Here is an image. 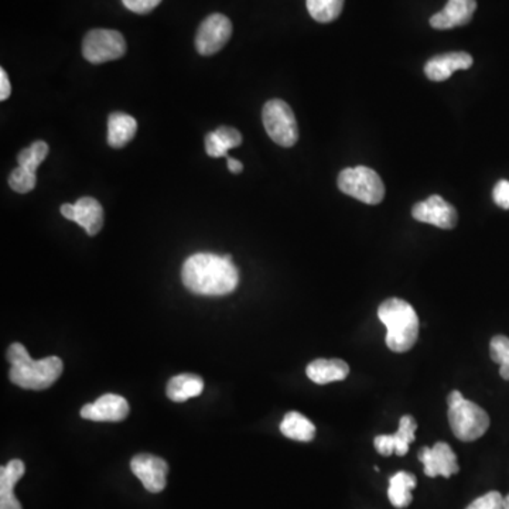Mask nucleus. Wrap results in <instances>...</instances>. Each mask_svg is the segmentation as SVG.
I'll return each instance as SVG.
<instances>
[{
  "instance_id": "obj_1",
  "label": "nucleus",
  "mask_w": 509,
  "mask_h": 509,
  "mask_svg": "<svg viewBox=\"0 0 509 509\" xmlns=\"http://www.w3.org/2000/svg\"><path fill=\"white\" fill-rule=\"evenodd\" d=\"M184 286L199 296H227L237 289L239 273L231 255L196 253L184 262L181 270Z\"/></svg>"
},
{
  "instance_id": "obj_2",
  "label": "nucleus",
  "mask_w": 509,
  "mask_h": 509,
  "mask_svg": "<svg viewBox=\"0 0 509 509\" xmlns=\"http://www.w3.org/2000/svg\"><path fill=\"white\" fill-rule=\"evenodd\" d=\"M9 380L23 390L43 391L50 388L63 373V361L58 357H47L35 361L20 342H13L7 350Z\"/></svg>"
},
{
  "instance_id": "obj_3",
  "label": "nucleus",
  "mask_w": 509,
  "mask_h": 509,
  "mask_svg": "<svg viewBox=\"0 0 509 509\" xmlns=\"http://www.w3.org/2000/svg\"><path fill=\"white\" fill-rule=\"evenodd\" d=\"M381 323L386 327V345L393 352H408L419 337V317L408 301L392 298L378 309Z\"/></svg>"
},
{
  "instance_id": "obj_4",
  "label": "nucleus",
  "mask_w": 509,
  "mask_h": 509,
  "mask_svg": "<svg viewBox=\"0 0 509 509\" xmlns=\"http://www.w3.org/2000/svg\"><path fill=\"white\" fill-rule=\"evenodd\" d=\"M447 403L450 427L457 439L462 442H475L487 433L490 416L484 409L474 402L467 401L459 391L450 392Z\"/></svg>"
},
{
  "instance_id": "obj_5",
  "label": "nucleus",
  "mask_w": 509,
  "mask_h": 509,
  "mask_svg": "<svg viewBox=\"0 0 509 509\" xmlns=\"http://www.w3.org/2000/svg\"><path fill=\"white\" fill-rule=\"evenodd\" d=\"M339 188L361 203L377 206L385 197V186L377 171L365 166L348 168L340 173Z\"/></svg>"
},
{
  "instance_id": "obj_6",
  "label": "nucleus",
  "mask_w": 509,
  "mask_h": 509,
  "mask_svg": "<svg viewBox=\"0 0 509 509\" xmlns=\"http://www.w3.org/2000/svg\"><path fill=\"white\" fill-rule=\"evenodd\" d=\"M262 120L266 133L279 146L291 148L298 143V120L290 107L282 99H270L266 102Z\"/></svg>"
},
{
  "instance_id": "obj_7",
  "label": "nucleus",
  "mask_w": 509,
  "mask_h": 509,
  "mask_svg": "<svg viewBox=\"0 0 509 509\" xmlns=\"http://www.w3.org/2000/svg\"><path fill=\"white\" fill-rule=\"evenodd\" d=\"M125 53L127 42L117 30H91L84 38L83 55L89 63H108L124 57Z\"/></svg>"
},
{
  "instance_id": "obj_8",
  "label": "nucleus",
  "mask_w": 509,
  "mask_h": 509,
  "mask_svg": "<svg viewBox=\"0 0 509 509\" xmlns=\"http://www.w3.org/2000/svg\"><path fill=\"white\" fill-rule=\"evenodd\" d=\"M232 36V23L221 13L207 17L196 36V48L201 56H214L225 47Z\"/></svg>"
},
{
  "instance_id": "obj_9",
  "label": "nucleus",
  "mask_w": 509,
  "mask_h": 509,
  "mask_svg": "<svg viewBox=\"0 0 509 509\" xmlns=\"http://www.w3.org/2000/svg\"><path fill=\"white\" fill-rule=\"evenodd\" d=\"M130 470L139 478L143 487L152 494L162 493L168 484V465L158 455L142 453L133 457Z\"/></svg>"
},
{
  "instance_id": "obj_10",
  "label": "nucleus",
  "mask_w": 509,
  "mask_h": 509,
  "mask_svg": "<svg viewBox=\"0 0 509 509\" xmlns=\"http://www.w3.org/2000/svg\"><path fill=\"white\" fill-rule=\"evenodd\" d=\"M412 216L416 221L434 225L442 229H453L459 221L457 209L440 196L429 197L416 204L412 209Z\"/></svg>"
},
{
  "instance_id": "obj_11",
  "label": "nucleus",
  "mask_w": 509,
  "mask_h": 509,
  "mask_svg": "<svg viewBox=\"0 0 509 509\" xmlns=\"http://www.w3.org/2000/svg\"><path fill=\"white\" fill-rule=\"evenodd\" d=\"M419 460L423 464L424 474L427 477H452L460 472L459 462L452 447L444 442H437L432 449L423 447L419 452Z\"/></svg>"
},
{
  "instance_id": "obj_12",
  "label": "nucleus",
  "mask_w": 509,
  "mask_h": 509,
  "mask_svg": "<svg viewBox=\"0 0 509 509\" xmlns=\"http://www.w3.org/2000/svg\"><path fill=\"white\" fill-rule=\"evenodd\" d=\"M129 403L124 396L105 393L94 403H87L81 409V418L92 422H122L129 414Z\"/></svg>"
},
{
  "instance_id": "obj_13",
  "label": "nucleus",
  "mask_w": 509,
  "mask_h": 509,
  "mask_svg": "<svg viewBox=\"0 0 509 509\" xmlns=\"http://www.w3.org/2000/svg\"><path fill=\"white\" fill-rule=\"evenodd\" d=\"M416 429L418 423L412 418L411 414L402 416L399 422L398 432L393 434H381L373 440V446L381 455H392L393 453L398 455L408 454L409 446L414 442L416 437Z\"/></svg>"
},
{
  "instance_id": "obj_14",
  "label": "nucleus",
  "mask_w": 509,
  "mask_h": 509,
  "mask_svg": "<svg viewBox=\"0 0 509 509\" xmlns=\"http://www.w3.org/2000/svg\"><path fill=\"white\" fill-rule=\"evenodd\" d=\"M474 60L472 56L464 51H454L446 55L436 56L431 58L424 66V74L432 81H446L453 73L459 70H468L473 66Z\"/></svg>"
},
{
  "instance_id": "obj_15",
  "label": "nucleus",
  "mask_w": 509,
  "mask_h": 509,
  "mask_svg": "<svg viewBox=\"0 0 509 509\" xmlns=\"http://www.w3.org/2000/svg\"><path fill=\"white\" fill-rule=\"evenodd\" d=\"M475 9V0H449L442 12L432 16L431 25L433 29L447 30L467 25L472 22Z\"/></svg>"
},
{
  "instance_id": "obj_16",
  "label": "nucleus",
  "mask_w": 509,
  "mask_h": 509,
  "mask_svg": "<svg viewBox=\"0 0 509 509\" xmlns=\"http://www.w3.org/2000/svg\"><path fill=\"white\" fill-rule=\"evenodd\" d=\"M25 472V463L22 460H12L0 468V509H22L13 490Z\"/></svg>"
},
{
  "instance_id": "obj_17",
  "label": "nucleus",
  "mask_w": 509,
  "mask_h": 509,
  "mask_svg": "<svg viewBox=\"0 0 509 509\" xmlns=\"http://www.w3.org/2000/svg\"><path fill=\"white\" fill-rule=\"evenodd\" d=\"M307 377L317 385L344 381L350 373V367L342 360H316L306 368Z\"/></svg>"
},
{
  "instance_id": "obj_18",
  "label": "nucleus",
  "mask_w": 509,
  "mask_h": 509,
  "mask_svg": "<svg viewBox=\"0 0 509 509\" xmlns=\"http://www.w3.org/2000/svg\"><path fill=\"white\" fill-rule=\"evenodd\" d=\"M89 237L98 234L104 227V209L92 197H83L76 203V221Z\"/></svg>"
},
{
  "instance_id": "obj_19",
  "label": "nucleus",
  "mask_w": 509,
  "mask_h": 509,
  "mask_svg": "<svg viewBox=\"0 0 509 509\" xmlns=\"http://www.w3.org/2000/svg\"><path fill=\"white\" fill-rule=\"evenodd\" d=\"M137 132L135 117L124 112H114L108 120V143L114 149H122Z\"/></svg>"
},
{
  "instance_id": "obj_20",
  "label": "nucleus",
  "mask_w": 509,
  "mask_h": 509,
  "mask_svg": "<svg viewBox=\"0 0 509 509\" xmlns=\"http://www.w3.org/2000/svg\"><path fill=\"white\" fill-rule=\"evenodd\" d=\"M204 391L203 378L196 373H180L168 381L166 393L173 402H186L201 395Z\"/></svg>"
},
{
  "instance_id": "obj_21",
  "label": "nucleus",
  "mask_w": 509,
  "mask_h": 509,
  "mask_svg": "<svg viewBox=\"0 0 509 509\" xmlns=\"http://www.w3.org/2000/svg\"><path fill=\"white\" fill-rule=\"evenodd\" d=\"M280 432L288 439L307 443L316 436V426L304 414L299 412H289L280 423Z\"/></svg>"
},
{
  "instance_id": "obj_22",
  "label": "nucleus",
  "mask_w": 509,
  "mask_h": 509,
  "mask_svg": "<svg viewBox=\"0 0 509 509\" xmlns=\"http://www.w3.org/2000/svg\"><path fill=\"white\" fill-rule=\"evenodd\" d=\"M418 484L416 477L411 473L399 472L392 475L388 488V497L395 508H406L412 503V490Z\"/></svg>"
},
{
  "instance_id": "obj_23",
  "label": "nucleus",
  "mask_w": 509,
  "mask_h": 509,
  "mask_svg": "<svg viewBox=\"0 0 509 509\" xmlns=\"http://www.w3.org/2000/svg\"><path fill=\"white\" fill-rule=\"evenodd\" d=\"M344 0H307V10L316 22H334L341 15Z\"/></svg>"
},
{
  "instance_id": "obj_24",
  "label": "nucleus",
  "mask_w": 509,
  "mask_h": 509,
  "mask_svg": "<svg viewBox=\"0 0 509 509\" xmlns=\"http://www.w3.org/2000/svg\"><path fill=\"white\" fill-rule=\"evenodd\" d=\"M48 155V145L43 140H37L29 148H25L17 156V163L20 168H27V170L36 173L38 166L45 162Z\"/></svg>"
},
{
  "instance_id": "obj_25",
  "label": "nucleus",
  "mask_w": 509,
  "mask_h": 509,
  "mask_svg": "<svg viewBox=\"0 0 509 509\" xmlns=\"http://www.w3.org/2000/svg\"><path fill=\"white\" fill-rule=\"evenodd\" d=\"M491 360L500 364L501 377L509 381V339L505 336H495L490 344Z\"/></svg>"
},
{
  "instance_id": "obj_26",
  "label": "nucleus",
  "mask_w": 509,
  "mask_h": 509,
  "mask_svg": "<svg viewBox=\"0 0 509 509\" xmlns=\"http://www.w3.org/2000/svg\"><path fill=\"white\" fill-rule=\"evenodd\" d=\"M37 183L36 173L27 170L25 168H17L12 171L9 178V186L12 187L13 191L16 193L25 194L30 193Z\"/></svg>"
},
{
  "instance_id": "obj_27",
  "label": "nucleus",
  "mask_w": 509,
  "mask_h": 509,
  "mask_svg": "<svg viewBox=\"0 0 509 509\" xmlns=\"http://www.w3.org/2000/svg\"><path fill=\"white\" fill-rule=\"evenodd\" d=\"M465 509H504V497L497 491H491L473 501Z\"/></svg>"
},
{
  "instance_id": "obj_28",
  "label": "nucleus",
  "mask_w": 509,
  "mask_h": 509,
  "mask_svg": "<svg viewBox=\"0 0 509 509\" xmlns=\"http://www.w3.org/2000/svg\"><path fill=\"white\" fill-rule=\"evenodd\" d=\"M216 133L227 152L242 145V135H240L239 130L234 129V127H219Z\"/></svg>"
},
{
  "instance_id": "obj_29",
  "label": "nucleus",
  "mask_w": 509,
  "mask_h": 509,
  "mask_svg": "<svg viewBox=\"0 0 509 509\" xmlns=\"http://www.w3.org/2000/svg\"><path fill=\"white\" fill-rule=\"evenodd\" d=\"M162 0H122L125 7L130 12L137 13V15H146V13L152 12L156 6L160 5Z\"/></svg>"
},
{
  "instance_id": "obj_30",
  "label": "nucleus",
  "mask_w": 509,
  "mask_h": 509,
  "mask_svg": "<svg viewBox=\"0 0 509 509\" xmlns=\"http://www.w3.org/2000/svg\"><path fill=\"white\" fill-rule=\"evenodd\" d=\"M206 152L211 158H228V152L224 149V146L219 142L216 132H209L206 137Z\"/></svg>"
},
{
  "instance_id": "obj_31",
  "label": "nucleus",
  "mask_w": 509,
  "mask_h": 509,
  "mask_svg": "<svg viewBox=\"0 0 509 509\" xmlns=\"http://www.w3.org/2000/svg\"><path fill=\"white\" fill-rule=\"evenodd\" d=\"M493 197L498 207L509 209V181H498L497 186L494 187Z\"/></svg>"
},
{
  "instance_id": "obj_32",
  "label": "nucleus",
  "mask_w": 509,
  "mask_h": 509,
  "mask_svg": "<svg viewBox=\"0 0 509 509\" xmlns=\"http://www.w3.org/2000/svg\"><path fill=\"white\" fill-rule=\"evenodd\" d=\"M10 92H12V87H10L9 78H7L6 71L2 68L0 70V99L6 101L10 97Z\"/></svg>"
},
{
  "instance_id": "obj_33",
  "label": "nucleus",
  "mask_w": 509,
  "mask_h": 509,
  "mask_svg": "<svg viewBox=\"0 0 509 509\" xmlns=\"http://www.w3.org/2000/svg\"><path fill=\"white\" fill-rule=\"evenodd\" d=\"M61 214L64 219L76 221V204H63L60 209Z\"/></svg>"
},
{
  "instance_id": "obj_34",
  "label": "nucleus",
  "mask_w": 509,
  "mask_h": 509,
  "mask_svg": "<svg viewBox=\"0 0 509 509\" xmlns=\"http://www.w3.org/2000/svg\"><path fill=\"white\" fill-rule=\"evenodd\" d=\"M228 162V170L231 171L234 174H239L240 171L244 170V165L237 160V158H232L228 156L227 158Z\"/></svg>"
},
{
  "instance_id": "obj_35",
  "label": "nucleus",
  "mask_w": 509,
  "mask_h": 509,
  "mask_svg": "<svg viewBox=\"0 0 509 509\" xmlns=\"http://www.w3.org/2000/svg\"><path fill=\"white\" fill-rule=\"evenodd\" d=\"M504 509H509V494L504 498Z\"/></svg>"
}]
</instances>
